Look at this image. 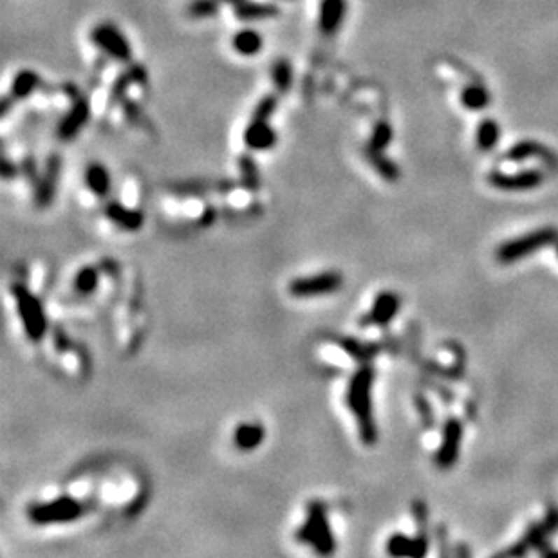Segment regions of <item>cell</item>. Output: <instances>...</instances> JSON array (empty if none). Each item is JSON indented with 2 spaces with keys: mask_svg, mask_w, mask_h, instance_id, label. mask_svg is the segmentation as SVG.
<instances>
[{
  "mask_svg": "<svg viewBox=\"0 0 558 558\" xmlns=\"http://www.w3.org/2000/svg\"><path fill=\"white\" fill-rule=\"evenodd\" d=\"M461 104L470 111H481L489 105V92L481 83L468 85L461 92Z\"/></svg>",
  "mask_w": 558,
  "mask_h": 558,
  "instance_id": "obj_29",
  "label": "cell"
},
{
  "mask_svg": "<svg viewBox=\"0 0 558 558\" xmlns=\"http://www.w3.org/2000/svg\"><path fill=\"white\" fill-rule=\"evenodd\" d=\"M347 0H322L318 9V27L326 36H333L344 24Z\"/></svg>",
  "mask_w": 558,
  "mask_h": 558,
  "instance_id": "obj_14",
  "label": "cell"
},
{
  "mask_svg": "<svg viewBox=\"0 0 558 558\" xmlns=\"http://www.w3.org/2000/svg\"><path fill=\"white\" fill-rule=\"evenodd\" d=\"M365 158L369 159V163L372 165L374 170H376V172H378L385 181L394 183V181L400 179V168H398V165H396L391 158H386L383 152H376L370 151V148H365Z\"/></svg>",
  "mask_w": 558,
  "mask_h": 558,
  "instance_id": "obj_25",
  "label": "cell"
},
{
  "mask_svg": "<svg viewBox=\"0 0 558 558\" xmlns=\"http://www.w3.org/2000/svg\"><path fill=\"white\" fill-rule=\"evenodd\" d=\"M498 138H501V130H498V123L491 118H486L479 123L477 127V134H475V141L477 146L481 151H491L495 148L498 143Z\"/></svg>",
  "mask_w": 558,
  "mask_h": 558,
  "instance_id": "obj_26",
  "label": "cell"
},
{
  "mask_svg": "<svg viewBox=\"0 0 558 558\" xmlns=\"http://www.w3.org/2000/svg\"><path fill=\"white\" fill-rule=\"evenodd\" d=\"M146 69L145 67H141V65H132V67H129L127 71H123V73L120 74V76L116 78V82H114V85H112L111 89V105L114 104H120L121 99L127 96V89H129L132 83H146Z\"/></svg>",
  "mask_w": 558,
  "mask_h": 558,
  "instance_id": "obj_20",
  "label": "cell"
},
{
  "mask_svg": "<svg viewBox=\"0 0 558 558\" xmlns=\"http://www.w3.org/2000/svg\"><path fill=\"white\" fill-rule=\"evenodd\" d=\"M264 438H266V430H264L262 423H255V421L237 425L235 432H233V442L241 452H251L258 448Z\"/></svg>",
  "mask_w": 558,
  "mask_h": 558,
  "instance_id": "obj_18",
  "label": "cell"
},
{
  "mask_svg": "<svg viewBox=\"0 0 558 558\" xmlns=\"http://www.w3.org/2000/svg\"><path fill=\"white\" fill-rule=\"evenodd\" d=\"M83 181H85L87 188L95 193L96 197L104 199L111 192V172H109L104 163H96L95 161V163L87 165Z\"/></svg>",
  "mask_w": 558,
  "mask_h": 558,
  "instance_id": "obj_19",
  "label": "cell"
},
{
  "mask_svg": "<svg viewBox=\"0 0 558 558\" xmlns=\"http://www.w3.org/2000/svg\"><path fill=\"white\" fill-rule=\"evenodd\" d=\"M461 439H463V426L457 419H448L445 430H442V439L439 445V450L435 454V464L439 468H450L454 466L461 450Z\"/></svg>",
  "mask_w": 558,
  "mask_h": 558,
  "instance_id": "obj_11",
  "label": "cell"
},
{
  "mask_svg": "<svg viewBox=\"0 0 558 558\" xmlns=\"http://www.w3.org/2000/svg\"><path fill=\"white\" fill-rule=\"evenodd\" d=\"M244 145L251 152L270 151L277 145V130L267 120H249L244 130Z\"/></svg>",
  "mask_w": 558,
  "mask_h": 558,
  "instance_id": "obj_13",
  "label": "cell"
},
{
  "mask_svg": "<svg viewBox=\"0 0 558 558\" xmlns=\"http://www.w3.org/2000/svg\"><path fill=\"white\" fill-rule=\"evenodd\" d=\"M297 540L313 547L318 554L335 553V535L327 520L326 504L320 501H311L307 504V515H305V522L298 528Z\"/></svg>",
  "mask_w": 558,
  "mask_h": 558,
  "instance_id": "obj_2",
  "label": "cell"
},
{
  "mask_svg": "<svg viewBox=\"0 0 558 558\" xmlns=\"http://www.w3.org/2000/svg\"><path fill=\"white\" fill-rule=\"evenodd\" d=\"M558 232L554 228H540L535 232H529L522 237H517L513 241L504 242L497 249V260L501 264H513L517 260L529 257L538 249L550 244H557Z\"/></svg>",
  "mask_w": 558,
  "mask_h": 558,
  "instance_id": "obj_5",
  "label": "cell"
},
{
  "mask_svg": "<svg viewBox=\"0 0 558 558\" xmlns=\"http://www.w3.org/2000/svg\"><path fill=\"white\" fill-rule=\"evenodd\" d=\"M392 136H394V132H392L391 125L386 123V121H378V123L374 125L367 148L376 152H383L386 146L392 143Z\"/></svg>",
  "mask_w": 558,
  "mask_h": 558,
  "instance_id": "obj_33",
  "label": "cell"
},
{
  "mask_svg": "<svg viewBox=\"0 0 558 558\" xmlns=\"http://www.w3.org/2000/svg\"><path fill=\"white\" fill-rule=\"evenodd\" d=\"M121 104H123L125 118H127V120H136V118H138V114H139L138 105L134 104V102H129V99H127V98L121 99Z\"/></svg>",
  "mask_w": 558,
  "mask_h": 558,
  "instance_id": "obj_36",
  "label": "cell"
},
{
  "mask_svg": "<svg viewBox=\"0 0 558 558\" xmlns=\"http://www.w3.org/2000/svg\"><path fill=\"white\" fill-rule=\"evenodd\" d=\"M277 107H279V98L275 95H266L264 98L255 105V111L251 114L253 120H271V116L275 114Z\"/></svg>",
  "mask_w": 558,
  "mask_h": 558,
  "instance_id": "obj_34",
  "label": "cell"
},
{
  "mask_svg": "<svg viewBox=\"0 0 558 558\" xmlns=\"http://www.w3.org/2000/svg\"><path fill=\"white\" fill-rule=\"evenodd\" d=\"M557 257H558V241H557Z\"/></svg>",
  "mask_w": 558,
  "mask_h": 558,
  "instance_id": "obj_40",
  "label": "cell"
},
{
  "mask_svg": "<svg viewBox=\"0 0 558 558\" xmlns=\"http://www.w3.org/2000/svg\"><path fill=\"white\" fill-rule=\"evenodd\" d=\"M98 282H99L98 270L92 266L82 267V270L74 275V289H76L80 295H85V297L87 295H92V293L96 291Z\"/></svg>",
  "mask_w": 558,
  "mask_h": 558,
  "instance_id": "obj_31",
  "label": "cell"
},
{
  "mask_svg": "<svg viewBox=\"0 0 558 558\" xmlns=\"http://www.w3.org/2000/svg\"><path fill=\"white\" fill-rule=\"evenodd\" d=\"M15 102H17V99H15L11 95L2 96V102H0V111H2V116H8L9 109H11V104H15Z\"/></svg>",
  "mask_w": 558,
  "mask_h": 558,
  "instance_id": "obj_38",
  "label": "cell"
},
{
  "mask_svg": "<svg viewBox=\"0 0 558 558\" xmlns=\"http://www.w3.org/2000/svg\"><path fill=\"white\" fill-rule=\"evenodd\" d=\"M239 170H241V185L249 192L260 188V174H258L257 163L249 154H244L239 159Z\"/></svg>",
  "mask_w": 558,
  "mask_h": 558,
  "instance_id": "obj_30",
  "label": "cell"
},
{
  "mask_svg": "<svg viewBox=\"0 0 558 558\" xmlns=\"http://www.w3.org/2000/svg\"><path fill=\"white\" fill-rule=\"evenodd\" d=\"M232 46L237 55L257 56L262 51V48H264V36L258 31L246 27V29L237 31L235 35H233Z\"/></svg>",
  "mask_w": 558,
  "mask_h": 558,
  "instance_id": "obj_23",
  "label": "cell"
},
{
  "mask_svg": "<svg viewBox=\"0 0 558 558\" xmlns=\"http://www.w3.org/2000/svg\"><path fill=\"white\" fill-rule=\"evenodd\" d=\"M17 174H18V167H15V165L11 163L8 158H6L4 163H2V177H4L6 181H9V179H13Z\"/></svg>",
  "mask_w": 558,
  "mask_h": 558,
  "instance_id": "obj_37",
  "label": "cell"
},
{
  "mask_svg": "<svg viewBox=\"0 0 558 558\" xmlns=\"http://www.w3.org/2000/svg\"><path fill=\"white\" fill-rule=\"evenodd\" d=\"M488 183L494 188L504 192H526V190L538 188L544 183V172L540 170H524V172L510 176L503 172H491L488 176Z\"/></svg>",
  "mask_w": 558,
  "mask_h": 558,
  "instance_id": "obj_10",
  "label": "cell"
},
{
  "mask_svg": "<svg viewBox=\"0 0 558 558\" xmlns=\"http://www.w3.org/2000/svg\"><path fill=\"white\" fill-rule=\"evenodd\" d=\"M233 188V183L230 181H181L176 185H170V190L183 195H199V193H207L215 190V192H228Z\"/></svg>",
  "mask_w": 558,
  "mask_h": 558,
  "instance_id": "obj_21",
  "label": "cell"
},
{
  "mask_svg": "<svg viewBox=\"0 0 558 558\" xmlns=\"http://www.w3.org/2000/svg\"><path fill=\"white\" fill-rule=\"evenodd\" d=\"M386 553L392 557H417L416 538H408L396 533L386 542Z\"/></svg>",
  "mask_w": 558,
  "mask_h": 558,
  "instance_id": "obj_32",
  "label": "cell"
},
{
  "mask_svg": "<svg viewBox=\"0 0 558 558\" xmlns=\"http://www.w3.org/2000/svg\"><path fill=\"white\" fill-rule=\"evenodd\" d=\"M529 158H537L540 161H544L545 165H550L551 168H558V158L553 151H550L547 146H544L542 143L538 141H531V139H526V141H520L517 145H513L508 151L506 159L510 161H526Z\"/></svg>",
  "mask_w": 558,
  "mask_h": 558,
  "instance_id": "obj_16",
  "label": "cell"
},
{
  "mask_svg": "<svg viewBox=\"0 0 558 558\" xmlns=\"http://www.w3.org/2000/svg\"><path fill=\"white\" fill-rule=\"evenodd\" d=\"M105 215L112 224L125 232H139L145 224V215L138 208H129L121 202L112 201L105 207Z\"/></svg>",
  "mask_w": 558,
  "mask_h": 558,
  "instance_id": "obj_15",
  "label": "cell"
},
{
  "mask_svg": "<svg viewBox=\"0 0 558 558\" xmlns=\"http://www.w3.org/2000/svg\"><path fill=\"white\" fill-rule=\"evenodd\" d=\"M20 170H22V174L27 177V179H31L36 185V181H39V174H36V161L33 155H29V158H26L24 161H22Z\"/></svg>",
  "mask_w": 558,
  "mask_h": 558,
  "instance_id": "obj_35",
  "label": "cell"
},
{
  "mask_svg": "<svg viewBox=\"0 0 558 558\" xmlns=\"http://www.w3.org/2000/svg\"><path fill=\"white\" fill-rule=\"evenodd\" d=\"M221 2H223V4H232L233 8H235V6H239L241 2H244V0H221Z\"/></svg>",
  "mask_w": 558,
  "mask_h": 558,
  "instance_id": "obj_39",
  "label": "cell"
},
{
  "mask_svg": "<svg viewBox=\"0 0 558 558\" xmlns=\"http://www.w3.org/2000/svg\"><path fill=\"white\" fill-rule=\"evenodd\" d=\"M237 20L241 22H257V20H270L280 15V9L277 4L271 2H255V0H244L239 6L233 8Z\"/></svg>",
  "mask_w": 558,
  "mask_h": 558,
  "instance_id": "obj_17",
  "label": "cell"
},
{
  "mask_svg": "<svg viewBox=\"0 0 558 558\" xmlns=\"http://www.w3.org/2000/svg\"><path fill=\"white\" fill-rule=\"evenodd\" d=\"M90 40L99 51L111 56L112 60L123 62V64L132 60V46L114 24H109V22L98 24L90 31Z\"/></svg>",
  "mask_w": 558,
  "mask_h": 558,
  "instance_id": "obj_7",
  "label": "cell"
},
{
  "mask_svg": "<svg viewBox=\"0 0 558 558\" xmlns=\"http://www.w3.org/2000/svg\"><path fill=\"white\" fill-rule=\"evenodd\" d=\"M62 176V155L51 154L46 159L43 172L35 185V204L39 208L49 207L56 195Z\"/></svg>",
  "mask_w": 558,
  "mask_h": 558,
  "instance_id": "obj_8",
  "label": "cell"
},
{
  "mask_svg": "<svg viewBox=\"0 0 558 558\" xmlns=\"http://www.w3.org/2000/svg\"><path fill=\"white\" fill-rule=\"evenodd\" d=\"M40 83H42V78H40V74L36 73V71L22 69L13 76L9 95L13 96L17 102H22V99L29 98V96L39 89Z\"/></svg>",
  "mask_w": 558,
  "mask_h": 558,
  "instance_id": "obj_22",
  "label": "cell"
},
{
  "mask_svg": "<svg viewBox=\"0 0 558 558\" xmlns=\"http://www.w3.org/2000/svg\"><path fill=\"white\" fill-rule=\"evenodd\" d=\"M335 342L336 345H340L347 352L349 356L360 361V363H369L370 358L378 352V347L374 344H363V342L351 338V336H338V338H335Z\"/></svg>",
  "mask_w": 558,
  "mask_h": 558,
  "instance_id": "obj_24",
  "label": "cell"
},
{
  "mask_svg": "<svg viewBox=\"0 0 558 558\" xmlns=\"http://www.w3.org/2000/svg\"><path fill=\"white\" fill-rule=\"evenodd\" d=\"M344 277L338 271H323L316 275L298 277L293 279L288 286V291L295 298L320 297V295H331L342 289Z\"/></svg>",
  "mask_w": 558,
  "mask_h": 558,
  "instance_id": "obj_6",
  "label": "cell"
},
{
  "mask_svg": "<svg viewBox=\"0 0 558 558\" xmlns=\"http://www.w3.org/2000/svg\"><path fill=\"white\" fill-rule=\"evenodd\" d=\"M221 0H190L185 8V15L192 20H204L219 15Z\"/></svg>",
  "mask_w": 558,
  "mask_h": 558,
  "instance_id": "obj_28",
  "label": "cell"
},
{
  "mask_svg": "<svg viewBox=\"0 0 558 558\" xmlns=\"http://www.w3.org/2000/svg\"><path fill=\"white\" fill-rule=\"evenodd\" d=\"M372 383L374 369L369 363H361L347 386V407L356 419L361 441L369 447L378 441V428L372 414Z\"/></svg>",
  "mask_w": 558,
  "mask_h": 558,
  "instance_id": "obj_1",
  "label": "cell"
},
{
  "mask_svg": "<svg viewBox=\"0 0 558 558\" xmlns=\"http://www.w3.org/2000/svg\"><path fill=\"white\" fill-rule=\"evenodd\" d=\"M271 82L275 85L280 95L288 92L293 87V67L289 60L279 58L271 64Z\"/></svg>",
  "mask_w": 558,
  "mask_h": 558,
  "instance_id": "obj_27",
  "label": "cell"
},
{
  "mask_svg": "<svg viewBox=\"0 0 558 558\" xmlns=\"http://www.w3.org/2000/svg\"><path fill=\"white\" fill-rule=\"evenodd\" d=\"M400 307H401V300L396 293L392 291L379 293L378 297L374 298L369 314L363 318V323H370V326H378V327L389 326V323L396 318Z\"/></svg>",
  "mask_w": 558,
  "mask_h": 558,
  "instance_id": "obj_12",
  "label": "cell"
},
{
  "mask_svg": "<svg viewBox=\"0 0 558 558\" xmlns=\"http://www.w3.org/2000/svg\"><path fill=\"white\" fill-rule=\"evenodd\" d=\"M90 120V102L85 96H78L71 105L69 112L60 120L56 127V136L60 141H73L78 134L82 132L83 127Z\"/></svg>",
  "mask_w": 558,
  "mask_h": 558,
  "instance_id": "obj_9",
  "label": "cell"
},
{
  "mask_svg": "<svg viewBox=\"0 0 558 558\" xmlns=\"http://www.w3.org/2000/svg\"><path fill=\"white\" fill-rule=\"evenodd\" d=\"M85 513L78 498L58 497L49 503H35L27 508V519L36 526H49V524H67L74 522Z\"/></svg>",
  "mask_w": 558,
  "mask_h": 558,
  "instance_id": "obj_4",
  "label": "cell"
},
{
  "mask_svg": "<svg viewBox=\"0 0 558 558\" xmlns=\"http://www.w3.org/2000/svg\"><path fill=\"white\" fill-rule=\"evenodd\" d=\"M11 295H13L18 320L24 327L26 336L31 342H40L48 333V318H46L42 302L39 300L35 293L22 284H13Z\"/></svg>",
  "mask_w": 558,
  "mask_h": 558,
  "instance_id": "obj_3",
  "label": "cell"
}]
</instances>
